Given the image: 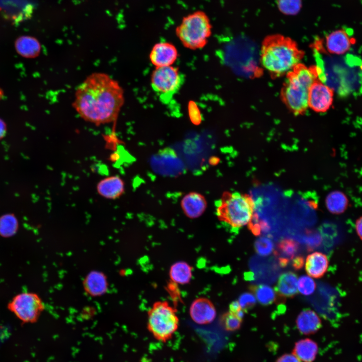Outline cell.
<instances>
[{"mask_svg":"<svg viewBox=\"0 0 362 362\" xmlns=\"http://www.w3.org/2000/svg\"><path fill=\"white\" fill-rule=\"evenodd\" d=\"M221 322L226 330L233 331L240 328L242 319L235 313L229 311L222 315Z\"/></svg>","mask_w":362,"mask_h":362,"instance_id":"27","label":"cell"},{"mask_svg":"<svg viewBox=\"0 0 362 362\" xmlns=\"http://www.w3.org/2000/svg\"><path fill=\"white\" fill-rule=\"evenodd\" d=\"M171 281L176 285L189 284L193 277V267L188 262L179 261L171 265L169 270Z\"/></svg>","mask_w":362,"mask_h":362,"instance_id":"19","label":"cell"},{"mask_svg":"<svg viewBox=\"0 0 362 362\" xmlns=\"http://www.w3.org/2000/svg\"><path fill=\"white\" fill-rule=\"evenodd\" d=\"M43 308L40 297L32 293L18 294L9 304V309L24 322L36 321Z\"/></svg>","mask_w":362,"mask_h":362,"instance_id":"8","label":"cell"},{"mask_svg":"<svg viewBox=\"0 0 362 362\" xmlns=\"http://www.w3.org/2000/svg\"><path fill=\"white\" fill-rule=\"evenodd\" d=\"M177 310L166 301L154 302L147 313V327L155 339L166 342L177 331L179 320Z\"/></svg>","mask_w":362,"mask_h":362,"instance_id":"5","label":"cell"},{"mask_svg":"<svg viewBox=\"0 0 362 362\" xmlns=\"http://www.w3.org/2000/svg\"><path fill=\"white\" fill-rule=\"evenodd\" d=\"M321 69L316 65L306 66L301 62L286 75L281 91L282 102L296 116L306 113L308 107V96L312 84L319 76Z\"/></svg>","mask_w":362,"mask_h":362,"instance_id":"3","label":"cell"},{"mask_svg":"<svg viewBox=\"0 0 362 362\" xmlns=\"http://www.w3.org/2000/svg\"><path fill=\"white\" fill-rule=\"evenodd\" d=\"M351 40L346 31L342 29L335 30L325 38V46L328 52L336 55H342L350 48Z\"/></svg>","mask_w":362,"mask_h":362,"instance_id":"13","label":"cell"},{"mask_svg":"<svg viewBox=\"0 0 362 362\" xmlns=\"http://www.w3.org/2000/svg\"><path fill=\"white\" fill-rule=\"evenodd\" d=\"M242 308L238 301H233L229 305V311L236 313Z\"/></svg>","mask_w":362,"mask_h":362,"instance_id":"34","label":"cell"},{"mask_svg":"<svg viewBox=\"0 0 362 362\" xmlns=\"http://www.w3.org/2000/svg\"><path fill=\"white\" fill-rule=\"evenodd\" d=\"M84 287L89 295L99 296L104 294L107 290L108 282L104 274L94 271L85 277Z\"/></svg>","mask_w":362,"mask_h":362,"instance_id":"17","label":"cell"},{"mask_svg":"<svg viewBox=\"0 0 362 362\" xmlns=\"http://www.w3.org/2000/svg\"><path fill=\"white\" fill-rule=\"evenodd\" d=\"M238 302L241 308L245 311L252 307L255 304L256 300L253 294L246 292L240 295Z\"/></svg>","mask_w":362,"mask_h":362,"instance_id":"30","label":"cell"},{"mask_svg":"<svg viewBox=\"0 0 362 362\" xmlns=\"http://www.w3.org/2000/svg\"><path fill=\"white\" fill-rule=\"evenodd\" d=\"M276 291L282 298L293 297L298 293L297 275L292 272L282 274L278 280Z\"/></svg>","mask_w":362,"mask_h":362,"instance_id":"18","label":"cell"},{"mask_svg":"<svg viewBox=\"0 0 362 362\" xmlns=\"http://www.w3.org/2000/svg\"><path fill=\"white\" fill-rule=\"evenodd\" d=\"M189 315L195 323L204 325L213 322L216 317L217 311L210 300L206 297H199L191 303Z\"/></svg>","mask_w":362,"mask_h":362,"instance_id":"10","label":"cell"},{"mask_svg":"<svg viewBox=\"0 0 362 362\" xmlns=\"http://www.w3.org/2000/svg\"><path fill=\"white\" fill-rule=\"evenodd\" d=\"M211 28L210 20L205 13L197 11L183 19L176 29V34L185 46L198 49L206 44Z\"/></svg>","mask_w":362,"mask_h":362,"instance_id":"6","label":"cell"},{"mask_svg":"<svg viewBox=\"0 0 362 362\" xmlns=\"http://www.w3.org/2000/svg\"><path fill=\"white\" fill-rule=\"evenodd\" d=\"M258 302L262 305H268L276 300L275 291L271 287L260 285L251 287Z\"/></svg>","mask_w":362,"mask_h":362,"instance_id":"24","label":"cell"},{"mask_svg":"<svg viewBox=\"0 0 362 362\" xmlns=\"http://www.w3.org/2000/svg\"><path fill=\"white\" fill-rule=\"evenodd\" d=\"M124 102L118 82L106 73L95 72L77 87L72 106L84 121L99 125L115 121Z\"/></svg>","mask_w":362,"mask_h":362,"instance_id":"1","label":"cell"},{"mask_svg":"<svg viewBox=\"0 0 362 362\" xmlns=\"http://www.w3.org/2000/svg\"><path fill=\"white\" fill-rule=\"evenodd\" d=\"M299 246L298 243L291 239H285L279 243L275 253L279 257V263L282 266L287 265L295 257Z\"/></svg>","mask_w":362,"mask_h":362,"instance_id":"20","label":"cell"},{"mask_svg":"<svg viewBox=\"0 0 362 362\" xmlns=\"http://www.w3.org/2000/svg\"><path fill=\"white\" fill-rule=\"evenodd\" d=\"M328 266V257L322 252H314L308 255L306 259V271L312 278H322L326 273Z\"/></svg>","mask_w":362,"mask_h":362,"instance_id":"15","label":"cell"},{"mask_svg":"<svg viewBox=\"0 0 362 362\" xmlns=\"http://www.w3.org/2000/svg\"><path fill=\"white\" fill-rule=\"evenodd\" d=\"M18 227L16 217L12 215H6L0 218V235L8 237L13 235Z\"/></svg>","mask_w":362,"mask_h":362,"instance_id":"25","label":"cell"},{"mask_svg":"<svg viewBox=\"0 0 362 362\" xmlns=\"http://www.w3.org/2000/svg\"><path fill=\"white\" fill-rule=\"evenodd\" d=\"M280 11L287 15H295L299 12L302 7V0H277Z\"/></svg>","mask_w":362,"mask_h":362,"instance_id":"26","label":"cell"},{"mask_svg":"<svg viewBox=\"0 0 362 362\" xmlns=\"http://www.w3.org/2000/svg\"><path fill=\"white\" fill-rule=\"evenodd\" d=\"M294 351L299 360L304 362H312L317 354L318 346L310 339H303L296 344Z\"/></svg>","mask_w":362,"mask_h":362,"instance_id":"23","label":"cell"},{"mask_svg":"<svg viewBox=\"0 0 362 362\" xmlns=\"http://www.w3.org/2000/svg\"><path fill=\"white\" fill-rule=\"evenodd\" d=\"M316 284L313 279L306 275L301 276L298 281V290L305 296L312 294L316 289Z\"/></svg>","mask_w":362,"mask_h":362,"instance_id":"28","label":"cell"},{"mask_svg":"<svg viewBox=\"0 0 362 362\" xmlns=\"http://www.w3.org/2000/svg\"><path fill=\"white\" fill-rule=\"evenodd\" d=\"M296 324L298 330L305 334L314 333L322 326L320 317L316 312L310 309L303 310L298 315Z\"/></svg>","mask_w":362,"mask_h":362,"instance_id":"16","label":"cell"},{"mask_svg":"<svg viewBox=\"0 0 362 362\" xmlns=\"http://www.w3.org/2000/svg\"><path fill=\"white\" fill-rule=\"evenodd\" d=\"M256 252L261 256H267L274 250L273 241L268 238L261 237L258 238L254 243Z\"/></svg>","mask_w":362,"mask_h":362,"instance_id":"29","label":"cell"},{"mask_svg":"<svg viewBox=\"0 0 362 362\" xmlns=\"http://www.w3.org/2000/svg\"><path fill=\"white\" fill-rule=\"evenodd\" d=\"M304 259L302 256L295 257L293 259L292 265L295 269H300L303 266Z\"/></svg>","mask_w":362,"mask_h":362,"instance_id":"31","label":"cell"},{"mask_svg":"<svg viewBox=\"0 0 362 362\" xmlns=\"http://www.w3.org/2000/svg\"><path fill=\"white\" fill-rule=\"evenodd\" d=\"M6 132V127L4 122L0 120V140L4 136Z\"/></svg>","mask_w":362,"mask_h":362,"instance_id":"35","label":"cell"},{"mask_svg":"<svg viewBox=\"0 0 362 362\" xmlns=\"http://www.w3.org/2000/svg\"><path fill=\"white\" fill-rule=\"evenodd\" d=\"M355 230L357 235L362 240V216L358 218L355 221Z\"/></svg>","mask_w":362,"mask_h":362,"instance_id":"33","label":"cell"},{"mask_svg":"<svg viewBox=\"0 0 362 362\" xmlns=\"http://www.w3.org/2000/svg\"><path fill=\"white\" fill-rule=\"evenodd\" d=\"M333 90L320 79L311 85L308 96V107L317 113H324L333 101Z\"/></svg>","mask_w":362,"mask_h":362,"instance_id":"9","label":"cell"},{"mask_svg":"<svg viewBox=\"0 0 362 362\" xmlns=\"http://www.w3.org/2000/svg\"><path fill=\"white\" fill-rule=\"evenodd\" d=\"M97 190L101 196L114 200L120 197L124 193L125 184L120 176H110L103 178L98 183Z\"/></svg>","mask_w":362,"mask_h":362,"instance_id":"14","label":"cell"},{"mask_svg":"<svg viewBox=\"0 0 362 362\" xmlns=\"http://www.w3.org/2000/svg\"><path fill=\"white\" fill-rule=\"evenodd\" d=\"M207 206L205 198L196 192L186 195L181 200V207L185 214L189 218L194 219L201 216Z\"/></svg>","mask_w":362,"mask_h":362,"instance_id":"12","label":"cell"},{"mask_svg":"<svg viewBox=\"0 0 362 362\" xmlns=\"http://www.w3.org/2000/svg\"><path fill=\"white\" fill-rule=\"evenodd\" d=\"M16 47L21 55L27 57L37 56L41 50V45L38 40L29 36L19 38L16 41Z\"/></svg>","mask_w":362,"mask_h":362,"instance_id":"22","label":"cell"},{"mask_svg":"<svg viewBox=\"0 0 362 362\" xmlns=\"http://www.w3.org/2000/svg\"><path fill=\"white\" fill-rule=\"evenodd\" d=\"M183 81L182 73L172 66L156 67L151 78L152 89L164 101L177 93Z\"/></svg>","mask_w":362,"mask_h":362,"instance_id":"7","label":"cell"},{"mask_svg":"<svg viewBox=\"0 0 362 362\" xmlns=\"http://www.w3.org/2000/svg\"><path fill=\"white\" fill-rule=\"evenodd\" d=\"M254 207L250 196L226 192L218 203L216 215L220 221L233 228H240L251 222L254 216Z\"/></svg>","mask_w":362,"mask_h":362,"instance_id":"4","label":"cell"},{"mask_svg":"<svg viewBox=\"0 0 362 362\" xmlns=\"http://www.w3.org/2000/svg\"><path fill=\"white\" fill-rule=\"evenodd\" d=\"M277 362H300V360L295 355L288 354L282 356Z\"/></svg>","mask_w":362,"mask_h":362,"instance_id":"32","label":"cell"},{"mask_svg":"<svg viewBox=\"0 0 362 362\" xmlns=\"http://www.w3.org/2000/svg\"><path fill=\"white\" fill-rule=\"evenodd\" d=\"M304 56L296 41L280 34L267 36L261 43V64L273 78L286 75Z\"/></svg>","mask_w":362,"mask_h":362,"instance_id":"2","label":"cell"},{"mask_svg":"<svg viewBox=\"0 0 362 362\" xmlns=\"http://www.w3.org/2000/svg\"><path fill=\"white\" fill-rule=\"evenodd\" d=\"M326 207L332 214H340L346 209L348 200L344 193L339 191L330 192L326 196Z\"/></svg>","mask_w":362,"mask_h":362,"instance_id":"21","label":"cell"},{"mask_svg":"<svg viewBox=\"0 0 362 362\" xmlns=\"http://www.w3.org/2000/svg\"><path fill=\"white\" fill-rule=\"evenodd\" d=\"M149 57L152 63L156 67L171 66L177 58V51L170 43L159 42L153 46Z\"/></svg>","mask_w":362,"mask_h":362,"instance_id":"11","label":"cell"}]
</instances>
